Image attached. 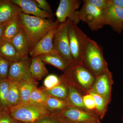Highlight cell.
<instances>
[{
  "instance_id": "obj_29",
  "label": "cell",
  "mask_w": 123,
  "mask_h": 123,
  "mask_svg": "<svg viewBox=\"0 0 123 123\" xmlns=\"http://www.w3.org/2000/svg\"><path fill=\"white\" fill-rule=\"evenodd\" d=\"M62 82L60 77L51 74L47 76L43 82V86L41 90H48L52 89L60 84Z\"/></svg>"
},
{
  "instance_id": "obj_8",
  "label": "cell",
  "mask_w": 123,
  "mask_h": 123,
  "mask_svg": "<svg viewBox=\"0 0 123 123\" xmlns=\"http://www.w3.org/2000/svg\"><path fill=\"white\" fill-rule=\"evenodd\" d=\"M52 114L71 123H86L99 119L94 112L72 106Z\"/></svg>"
},
{
  "instance_id": "obj_11",
  "label": "cell",
  "mask_w": 123,
  "mask_h": 123,
  "mask_svg": "<svg viewBox=\"0 0 123 123\" xmlns=\"http://www.w3.org/2000/svg\"><path fill=\"white\" fill-rule=\"evenodd\" d=\"M113 83L112 73L108 69L95 77L94 82L90 89L104 98L110 104L111 101Z\"/></svg>"
},
{
  "instance_id": "obj_23",
  "label": "cell",
  "mask_w": 123,
  "mask_h": 123,
  "mask_svg": "<svg viewBox=\"0 0 123 123\" xmlns=\"http://www.w3.org/2000/svg\"><path fill=\"white\" fill-rule=\"evenodd\" d=\"M88 93L92 95L94 98L96 105L95 113L99 119H102L105 115L109 103L104 98L92 90H90Z\"/></svg>"
},
{
  "instance_id": "obj_32",
  "label": "cell",
  "mask_w": 123,
  "mask_h": 123,
  "mask_svg": "<svg viewBox=\"0 0 123 123\" xmlns=\"http://www.w3.org/2000/svg\"><path fill=\"white\" fill-rule=\"evenodd\" d=\"M85 1L101 9H105L110 4L109 0H85Z\"/></svg>"
},
{
  "instance_id": "obj_40",
  "label": "cell",
  "mask_w": 123,
  "mask_h": 123,
  "mask_svg": "<svg viewBox=\"0 0 123 123\" xmlns=\"http://www.w3.org/2000/svg\"><path fill=\"white\" fill-rule=\"evenodd\" d=\"M15 123H16V122H15Z\"/></svg>"
},
{
  "instance_id": "obj_31",
  "label": "cell",
  "mask_w": 123,
  "mask_h": 123,
  "mask_svg": "<svg viewBox=\"0 0 123 123\" xmlns=\"http://www.w3.org/2000/svg\"><path fill=\"white\" fill-rule=\"evenodd\" d=\"M10 62L0 56V80L7 78Z\"/></svg>"
},
{
  "instance_id": "obj_4",
  "label": "cell",
  "mask_w": 123,
  "mask_h": 123,
  "mask_svg": "<svg viewBox=\"0 0 123 123\" xmlns=\"http://www.w3.org/2000/svg\"><path fill=\"white\" fill-rule=\"evenodd\" d=\"M9 111L14 121L20 123H35L50 114L44 107L30 103L9 107Z\"/></svg>"
},
{
  "instance_id": "obj_6",
  "label": "cell",
  "mask_w": 123,
  "mask_h": 123,
  "mask_svg": "<svg viewBox=\"0 0 123 123\" xmlns=\"http://www.w3.org/2000/svg\"><path fill=\"white\" fill-rule=\"evenodd\" d=\"M70 20L60 23L57 28L53 39L54 49L58 52L62 56L71 63L74 64L69 47L68 27Z\"/></svg>"
},
{
  "instance_id": "obj_7",
  "label": "cell",
  "mask_w": 123,
  "mask_h": 123,
  "mask_svg": "<svg viewBox=\"0 0 123 123\" xmlns=\"http://www.w3.org/2000/svg\"><path fill=\"white\" fill-rule=\"evenodd\" d=\"M84 4L80 11H78L80 21L88 24L91 30L97 31L104 26L103 10L94 7L83 1Z\"/></svg>"
},
{
  "instance_id": "obj_14",
  "label": "cell",
  "mask_w": 123,
  "mask_h": 123,
  "mask_svg": "<svg viewBox=\"0 0 123 123\" xmlns=\"http://www.w3.org/2000/svg\"><path fill=\"white\" fill-rule=\"evenodd\" d=\"M11 2L20 7L22 12L28 15L43 18L50 19L53 17L50 14L43 11L38 7L35 0H10Z\"/></svg>"
},
{
  "instance_id": "obj_22",
  "label": "cell",
  "mask_w": 123,
  "mask_h": 123,
  "mask_svg": "<svg viewBox=\"0 0 123 123\" xmlns=\"http://www.w3.org/2000/svg\"><path fill=\"white\" fill-rule=\"evenodd\" d=\"M18 84L19 86L22 103H29L31 92L35 88H37V82L36 80L32 78Z\"/></svg>"
},
{
  "instance_id": "obj_30",
  "label": "cell",
  "mask_w": 123,
  "mask_h": 123,
  "mask_svg": "<svg viewBox=\"0 0 123 123\" xmlns=\"http://www.w3.org/2000/svg\"><path fill=\"white\" fill-rule=\"evenodd\" d=\"M83 98L84 105L86 109L95 113L96 105L93 97L90 94L88 93L83 96Z\"/></svg>"
},
{
  "instance_id": "obj_37",
  "label": "cell",
  "mask_w": 123,
  "mask_h": 123,
  "mask_svg": "<svg viewBox=\"0 0 123 123\" xmlns=\"http://www.w3.org/2000/svg\"><path fill=\"white\" fill-rule=\"evenodd\" d=\"M8 23L2 25H0V39L2 38L5 27Z\"/></svg>"
},
{
  "instance_id": "obj_15",
  "label": "cell",
  "mask_w": 123,
  "mask_h": 123,
  "mask_svg": "<svg viewBox=\"0 0 123 123\" xmlns=\"http://www.w3.org/2000/svg\"><path fill=\"white\" fill-rule=\"evenodd\" d=\"M21 11L20 7L11 1L0 0V25L9 22Z\"/></svg>"
},
{
  "instance_id": "obj_24",
  "label": "cell",
  "mask_w": 123,
  "mask_h": 123,
  "mask_svg": "<svg viewBox=\"0 0 123 123\" xmlns=\"http://www.w3.org/2000/svg\"><path fill=\"white\" fill-rule=\"evenodd\" d=\"M22 103L18 84L10 81L8 92L7 104L9 108Z\"/></svg>"
},
{
  "instance_id": "obj_3",
  "label": "cell",
  "mask_w": 123,
  "mask_h": 123,
  "mask_svg": "<svg viewBox=\"0 0 123 123\" xmlns=\"http://www.w3.org/2000/svg\"><path fill=\"white\" fill-rule=\"evenodd\" d=\"M83 65L95 77L108 69L102 49L97 42L89 37L84 52Z\"/></svg>"
},
{
  "instance_id": "obj_1",
  "label": "cell",
  "mask_w": 123,
  "mask_h": 123,
  "mask_svg": "<svg viewBox=\"0 0 123 123\" xmlns=\"http://www.w3.org/2000/svg\"><path fill=\"white\" fill-rule=\"evenodd\" d=\"M18 20L29 41L30 52L50 30L60 24L57 21L28 15L21 11L18 15Z\"/></svg>"
},
{
  "instance_id": "obj_25",
  "label": "cell",
  "mask_w": 123,
  "mask_h": 123,
  "mask_svg": "<svg viewBox=\"0 0 123 123\" xmlns=\"http://www.w3.org/2000/svg\"><path fill=\"white\" fill-rule=\"evenodd\" d=\"M18 15L7 23L5 27L2 38L11 42V40L19 32L21 27L18 20Z\"/></svg>"
},
{
  "instance_id": "obj_5",
  "label": "cell",
  "mask_w": 123,
  "mask_h": 123,
  "mask_svg": "<svg viewBox=\"0 0 123 123\" xmlns=\"http://www.w3.org/2000/svg\"><path fill=\"white\" fill-rule=\"evenodd\" d=\"M76 24L70 20L68 37L70 53L74 64H83V56L88 37Z\"/></svg>"
},
{
  "instance_id": "obj_12",
  "label": "cell",
  "mask_w": 123,
  "mask_h": 123,
  "mask_svg": "<svg viewBox=\"0 0 123 123\" xmlns=\"http://www.w3.org/2000/svg\"><path fill=\"white\" fill-rule=\"evenodd\" d=\"M110 4L103 10L104 23L111 27L113 30L120 34L123 30V8Z\"/></svg>"
},
{
  "instance_id": "obj_19",
  "label": "cell",
  "mask_w": 123,
  "mask_h": 123,
  "mask_svg": "<svg viewBox=\"0 0 123 123\" xmlns=\"http://www.w3.org/2000/svg\"><path fill=\"white\" fill-rule=\"evenodd\" d=\"M0 56L10 62L22 58L11 42L2 38L0 39Z\"/></svg>"
},
{
  "instance_id": "obj_17",
  "label": "cell",
  "mask_w": 123,
  "mask_h": 123,
  "mask_svg": "<svg viewBox=\"0 0 123 123\" xmlns=\"http://www.w3.org/2000/svg\"><path fill=\"white\" fill-rule=\"evenodd\" d=\"M45 64L52 65L64 72L73 64L60 55H43L38 56Z\"/></svg>"
},
{
  "instance_id": "obj_2",
  "label": "cell",
  "mask_w": 123,
  "mask_h": 123,
  "mask_svg": "<svg viewBox=\"0 0 123 123\" xmlns=\"http://www.w3.org/2000/svg\"><path fill=\"white\" fill-rule=\"evenodd\" d=\"M61 76L83 95L88 93L95 79L94 75L83 64H73Z\"/></svg>"
},
{
  "instance_id": "obj_36",
  "label": "cell",
  "mask_w": 123,
  "mask_h": 123,
  "mask_svg": "<svg viewBox=\"0 0 123 123\" xmlns=\"http://www.w3.org/2000/svg\"><path fill=\"white\" fill-rule=\"evenodd\" d=\"M112 5L117 7L123 8V0H109Z\"/></svg>"
},
{
  "instance_id": "obj_34",
  "label": "cell",
  "mask_w": 123,
  "mask_h": 123,
  "mask_svg": "<svg viewBox=\"0 0 123 123\" xmlns=\"http://www.w3.org/2000/svg\"><path fill=\"white\" fill-rule=\"evenodd\" d=\"M38 7L43 11L50 14L53 16V13L52 11L50 6L45 0H35Z\"/></svg>"
},
{
  "instance_id": "obj_20",
  "label": "cell",
  "mask_w": 123,
  "mask_h": 123,
  "mask_svg": "<svg viewBox=\"0 0 123 123\" xmlns=\"http://www.w3.org/2000/svg\"><path fill=\"white\" fill-rule=\"evenodd\" d=\"M61 76L67 84L68 93L66 99L70 106L87 110L84 105L83 101L84 95L74 86L68 83L61 75Z\"/></svg>"
},
{
  "instance_id": "obj_33",
  "label": "cell",
  "mask_w": 123,
  "mask_h": 123,
  "mask_svg": "<svg viewBox=\"0 0 123 123\" xmlns=\"http://www.w3.org/2000/svg\"><path fill=\"white\" fill-rule=\"evenodd\" d=\"M8 110L0 109V123H15Z\"/></svg>"
},
{
  "instance_id": "obj_9",
  "label": "cell",
  "mask_w": 123,
  "mask_h": 123,
  "mask_svg": "<svg viewBox=\"0 0 123 123\" xmlns=\"http://www.w3.org/2000/svg\"><path fill=\"white\" fill-rule=\"evenodd\" d=\"M31 60L28 57L10 62L7 78L18 84L32 78L30 71Z\"/></svg>"
},
{
  "instance_id": "obj_26",
  "label": "cell",
  "mask_w": 123,
  "mask_h": 123,
  "mask_svg": "<svg viewBox=\"0 0 123 123\" xmlns=\"http://www.w3.org/2000/svg\"><path fill=\"white\" fill-rule=\"evenodd\" d=\"M60 77L62 80L60 84L50 89L42 90L48 95L58 98L66 99L68 93V86L66 82L62 78L61 76Z\"/></svg>"
},
{
  "instance_id": "obj_16",
  "label": "cell",
  "mask_w": 123,
  "mask_h": 123,
  "mask_svg": "<svg viewBox=\"0 0 123 123\" xmlns=\"http://www.w3.org/2000/svg\"><path fill=\"white\" fill-rule=\"evenodd\" d=\"M11 42L16 49L20 57H28L30 52V45L24 31L21 28L19 32L11 40Z\"/></svg>"
},
{
  "instance_id": "obj_10",
  "label": "cell",
  "mask_w": 123,
  "mask_h": 123,
  "mask_svg": "<svg viewBox=\"0 0 123 123\" xmlns=\"http://www.w3.org/2000/svg\"><path fill=\"white\" fill-rule=\"evenodd\" d=\"M79 0H61L56 11L57 21L60 23L65 22L68 19L77 24L80 21L78 15L79 8L80 5Z\"/></svg>"
},
{
  "instance_id": "obj_35",
  "label": "cell",
  "mask_w": 123,
  "mask_h": 123,
  "mask_svg": "<svg viewBox=\"0 0 123 123\" xmlns=\"http://www.w3.org/2000/svg\"><path fill=\"white\" fill-rule=\"evenodd\" d=\"M35 123H59V121L55 116L50 114L39 119Z\"/></svg>"
},
{
  "instance_id": "obj_13",
  "label": "cell",
  "mask_w": 123,
  "mask_h": 123,
  "mask_svg": "<svg viewBox=\"0 0 123 123\" xmlns=\"http://www.w3.org/2000/svg\"><path fill=\"white\" fill-rule=\"evenodd\" d=\"M58 27L50 30L38 42L29 52L31 56L32 57L43 55H60L54 49L53 44V36Z\"/></svg>"
},
{
  "instance_id": "obj_18",
  "label": "cell",
  "mask_w": 123,
  "mask_h": 123,
  "mask_svg": "<svg viewBox=\"0 0 123 123\" xmlns=\"http://www.w3.org/2000/svg\"><path fill=\"white\" fill-rule=\"evenodd\" d=\"M30 71L32 78L36 81L41 80L49 74L45 64L38 56L31 58Z\"/></svg>"
},
{
  "instance_id": "obj_41",
  "label": "cell",
  "mask_w": 123,
  "mask_h": 123,
  "mask_svg": "<svg viewBox=\"0 0 123 123\" xmlns=\"http://www.w3.org/2000/svg\"></svg>"
},
{
  "instance_id": "obj_21",
  "label": "cell",
  "mask_w": 123,
  "mask_h": 123,
  "mask_svg": "<svg viewBox=\"0 0 123 123\" xmlns=\"http://www.w3.org/2000/svg\"><path fill=\"white\" fill-rule=\"evenodd\" d=\"M70 106L67 99L58 98L48 95L44 107L50 114H53L61 111Z\"/></svg>"
},
{
  "instance_id": "obj_38",
  "label": "cell",
  "mask_w": 123,
  "mask_h": 123,
  "mask_svg": "<svg viewBox=\"0 0 123 123\" xmlns=\"http://www.w3.org/2000/svg\"><path fill=\"white\" fill-rule=\"evenodd\" d=\"M56 116V117H57V118H58V120H59V123H69V122H68V121L65 120L64 119L62 118H60V117H58Z\"/></svg>"
},
{
  "instance_id": "obj_27",
  "label": "cell",
  "mask_w": 123,
  "mask_h": 123,
  "mask_svg": "<svg viewBox=\"0 0 123 123\" xmlns=\"http://www.w3.org/2000/svg\"><path fill=\"white\" fill-rule=\"evenodd\" d=\"M10 82L8 78L0 80V109L1 110H9L7 98Z\"/></svg>"
},
{
  "instance_id": "obj_39",
  "label": "cell",
  "mask_w": 123,
  "mask_h": 123,
  "mask_svg": "<svg viewBox=\"0 0 123 123\" xmlns=\"http://www.w3.org/2000/svg\"><path fill=\"white\" fill-rule=\"evenodd\" d=\"M99 119L96 120H94V121H91V122H89V123H101L100 121H99Z\"/></svg>"
},
{
  "instance_id": "obj_28",
  "label": "cell",
  "mask_w": 123,
  "mask_h": 123,
  "mask_svg": "<svg viewBox=\"0 0 123 123\" xmlns=\"http://www.w3.org/2000/svg\"><path fill=\"white\" fill-rule=\"evenodd\" d=\"M48 95L37 88H35L30 95L29 103L44 107Z\"/></svg>"
}]
</instances>
